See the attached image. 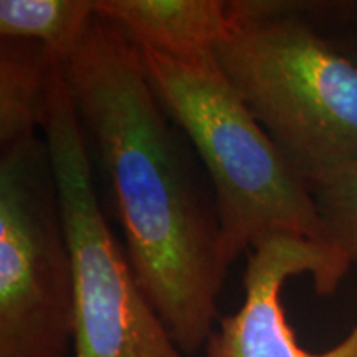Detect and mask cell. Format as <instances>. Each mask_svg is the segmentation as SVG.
<instances>
[{
	"instance_id": "obj_3",
	"label": "cell",
	"mask_w": 357,
	"mask_h": 357,
	"mask_svg": "<svg viewBox=\"0 0 357 357\" xmlns=\"http://www.w3.org/2000/svg\"><path fill=\"white\" fill-rule=\"evenodd\" d=\"M213 55L307 185L357 162V63L284 0L240 2Z\"/></svg>"
},
{
	"instance_id": "obj_10",
	"label": "cell",
	"mask_w": 357,
	"mask_h": 357,
	"mask_svg": "<svg viewBox=\"0 0 357 357\" xmlns=\"http://www.w3.org/2000/svg\"><path fill=\"white\" fill-rule=\"evenodd\" d=\"M329 243L351 265L357 263V162L310 185Z\"/></svg>"
},
{
	"instance_id": "obj_1",
	"label": "cell",
	"mask_w": 357,
	"mask_h": 357,
	"mask_svg": "<svg viewBox=\"0 0 357 357\" xmlns=\"http://www.w3.org/2000/svg\"><path fill=\"white\" fill-rule=\"evenodd\" d=\"M65 75L139 288L178 349L195 354L215 331L229 270L215 207L205 204L139 48L121 26L93 17Z\"/></svg>"
},
{
	"instance_id": "obj_5",
	"label": "cell",
	"mask_w": 357,
	"mask_h": 357,
	"mask_svg": "<svg viewBox=\"0 0 357 357\" xmlns=\"http://www.w3.org/2000/svg\"><path fill=\"white\" fill-rule=\"evenodd\" d=\"M73 270L43 136L0 149V357H66Z\"/></svg>"
},
{
	"instance_id": "obj_7",
	"label": "cell",
	"mask_w": 357,
	"mask_h": 357,
	"mask_svg": "<svg viewBox=\"0 0 357 357\" xmlns=\"http://www.w3.org/2000/svg\"><path fill=\"white\" fill-rule=\"evenodd\" d=\"M95 12L137 45L172 56L212 53L231 29L218 0H95Z\"/></svg>"
},
{
	"instance_id": "obj_11",
	"label": "cell",
	"mask_w": 357,
	"mask_h": 357,
	"mask_svg": "<svg viewBox=\"0 0 357 357\" xmlns=\"http://www.w3.org/2000/svg\"><path fill=\"white\" fill-rule=\"evenodd\" d=\"M347 55H349V56L352 58V60H354L356 63H357V43L354 45V47H352V50H351L349 53H347Z\"/></svg>"
},
{
	"instance_id": "obj_2",
	"label": "cell",
	"mask_w": 357,
	"mask_h": 357,
	"mask_svg": "<svg viewBox=\"0 0 357 357\" xmlns=\"http://www.w3.org/2000/svg\"><path fill=\"white\" fill-rule=\"evenodd\" d=\"M137 48L160 105L211 177L223 261L230 266L275 235L333 248L305 177L250 113L213 52L172 56Z\"/></svg>"
},
{
	"instance_id": "obj_9",
	"label": "cell",
	"mask_w": 357,
	"mask_h": 357,
	"mask_svg": "<svg viewBox=\"0 0 357 357\" xmlns=\"http://www.w3.org/2000/svg\"><path fill=\"white\" fill-rule=\"evenodd\" d=\"M95 15L91 0H0V38L37 42L66 61Z\"/></svg>"
},
{
	"instance_id": "obj_4",
	"label": "cell",
	"mask_w": 357,
	"mask_h": 357,
	"mask_svg": "<svg viewBox=\"0 0 357 357\" xmlns=\"http://www.w3.org/2000/svg\"><path fill=\"white\" fill-rule=\"evenodd\" d=\"M40 134L50 154L73 270V357H185L102 215L61 60L48 78Z\"/></svg>"
},
{
	"instance_id": "obj_6",
	"label": "cell",
	"mask_w": 357,
	"mask_h": 357,
	"mask_svg": "<svg viewBox=\"0 0 357 357\" xmlns=\"http://www.w3.org/2000/svg\"><path fill=\"white\" fill-rule=\"evenodd\" d=\"M349 268L336 250L300 236L275 235L257 245L248 253L243 273L242 306L220 319L204 357H357V323L333 349L311 352L300 346L281 303V291L291 276L310 275L316 293L329 296Z\"/></svg>"
},
{
	"instance_id": "obj_8",
	"label": "cell",
	"mask_w": 357,
	"mask_h": 357,
	"mask_svg": "<svg viewBox=\"0 0 357 357\" xmlns=\"http://www.w3.org/2000/svg\"><path fill=\"white\" fill-rule=\"evenodd\" d=\"M55 60L37 42H0V149L38 134Z\"/></svg>"
}]
</instances>
